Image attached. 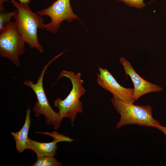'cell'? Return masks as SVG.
Listing matches in <instances>:
<instances>
[{
  "label": "cell",
  "instance_id": "obj_16",
  "mask_svg": "<svg viewBox=\"0 0 166 166\" xmlns=\"http://www.w3.org/2000/svg\"><path fill=\"white\" fill-rule=\"evenodd\" d=\"M7 1L8 0H0V5H3L4 2Z\"/></svg>",
  "mask_w": 166,
  "mask_h": 166
},
{
  "label": "cell",
  "instance_id": "obj_13",
  "mask_svg": "<svg viewBox=\"0 0 166 166\" xmlns=\"http://www.w3.org/2000/svg\"><path fill=\"white\" fill-rule=\"evenodd\" d=\"M124 2L128 6L141 9L144 7L146 5L143 2L144 0H117Z\"/></svg>",
  "mask_w": 166,
  "mask_h": 166
},
{
  "label": "cell",
  "instance_id": "obj_11",
  "mask_svg": "<svg viewBox=\"0 0 166 166\" xmlns=\"http://www.w3.org/2000/svg\"><path fill=\"white\" fill-rule=\"evenodd\" d=\"M62 164L58 162L53 156H44L38 157L32 166H61Z\"/></svg>",
  "mask_w": 166,
  "mask_h": 166
},
{
  "label": "cell",
  "instance_id": "obj_2",
  "mask_svg": "<svg viewBox=\"0 0 166 166\" xmlns=\"http://www.w3.org/2000/svg\"><path fill=\"white\" fill-rule=\"evenodd\" d=\"M80 72L76 73L72 71L63 70L60 73L57 81L62 77L69 79L71 82L72 88L69 94L64 100L56 98L54 106L57 108L61 117L69 118L73 125L78 113L83 111V105L81 97L84 95L86 90L83 85L84 81L81 78Z\"/></svg>",
  "mask_w": 166,
  "mask_h": 166
},
{
  "label": "cell",
  "instance_id": "obj_7",
  "mask_svg": "<svg viewBox=\"0 0 166 166\" xmlns=\"http://www.w3.org/2000/svg\"><path fill=\"white\" fill-rule=\"evenodd\" d=\"M99 73H97V84L110 92L117 98L133 103L134 89L127 88L121 86L106 68L98 66Z\"/></svg>",
  "mask_w": 166,
  "mask_h": 166
},
{
  "label": "cell",
  "instance_id": "obj_6",
  "mask_svg": "<svg viewBox=\"0 0 166 166\" xmlns=\"http://www.w3.org/2000/svg\"><path fill=\"white\" fill-rule=\"evenodd\" d=\"M35 13L51 18L50 22L45 24L44 26L47 31L53 34L57 32L63 21L70 22L74 19L80 20L73 11L70 0H57L47 8Z\"/></svg>",
  "mask_w": 166,
  "mask_h": 166
},
{
  "label": "cell",
  "instance_id": "obj_10",
  "mask_svg": "<svg viewBox=\"0 0 166 166\" xmlns=\"http://www.w3.org/2000/svg\"><path fill=\"white\" fill-rule=\"evenodd\" d=\"M31 111L29 106L26 111L25 123L22 128L16 132H11L16 143V148L18 153H22L26 149L27 140L31 123L30 115Z\"/></svg>",
  "mask_w": 166,
  "mask_h": 166
},
{
  "label": "cell",
  "instance_id": "obj_12",
  "mask_svg": "<svg viewBox=\"0 0 166 166\" xmlns=\"http://www.w3.org/2000/svg\"><path fill=\"white\" fill-rule=\"evenodd\" d=\"M17 13V10L10 12H6L3 5H0V29L6 23L11 21Z\"/></svg>",
  "mask_w": 166,
  "mask_h": 166
},
{
  "label": "cell",
  "instance_id": "obj_9",
  "mask_svg": "<svg viewBox=\"0 0 166 166\" xmlns=\"http://www.w3.org/2000/svg\"><path fill=\"white\" fill-rule=\"evenodd\" d=\"M119 62L124 68L126 75H128L134 86L133 100L136 101L146 94L161 91L163 88L158 85L148 82L141 77L135 71L131 63L124 57H121Z\"/></svg>",
  "mask_w": 166,
  "mask_h": 166
},
{
  "label": "cell",
  "instance_id": "obj_5",
  "mask_svg": "<svg viewBox=\"0 0 166 166\" xmlns=\"http://www.w3.org/2000/svg\"><path fill=\"white\" fill-rule=\"evenodd\" d=\"M25 43L15 22H7L0 29V55L8 58L16 67L20 64L19 57L24 53Z\"/></svg>",
  "mask_w": 166,
  "mask_h": 166
},
{
  "label": "cell",
  "instance_id": "obj_14",
  "mask_svg": "<svg viewBox=\"0 0 166 166\" xmlns=\"http://www.w3.org/2000/svg\"><path fill=\"white\" fill-rule=\"evenodd\" d=\"M157 128L162 132L166 136V127H164L161 125Z\"/></svg>",
  "mask_w": 166,
  "mask_h": 166
},
{
  "label": "cell",
  "instance_id": "obj_3",
  "mask_svg": "<svg viewBox=\"0 0 166 166\" xmlns=\"http://www.w3.org/2000/svg\"><path fill=\"white\" fill-rule=\"evenodd\" d=\"M111 101L120 116V120L116 126L117 129L130 124L156 128L161 125L158 121L153 118L152 108L149 105H135L113 96Z\"/></svg>",
  "mask_w": 166,
  "mask_h": 166
},
{
  "label": "cell",
  "instance_id": "obj_8",
  "mask_svg": "<svg viewBox=\"0 0 166 166\" xmlns=\"http://www.w3.org/2000/svg\"><path fill=\"white\" fill-rule=\"evenodd\" d=\"M36 133L50 136L53 139L52 142L42 143L32 140L28 137L27 140L26 149H30L34 151L38 157L54 156L57 153V143L61 141L72 142L76 140L55 131L52 132H36Z\"/></svg>",
  "mask_w": 166,
  "mask_h": 166
},
{
  "label": "cell",
  "instance_id": "obj_15",
  "mask_svg": "<svg viewBox=\"0 0 166 166\" xmlns=\"http://www.w3.org/2000/svg\"><path fill=\"white\" fill-rule=\"evenodd\" d=\"M20 2L24 4H29L30 3L31 0H18Z\"/></svg>",
  "mask_w": 166,
  "mask_h": 166
},
{
  "label": "cell",
  "instance_id": "obj_1",
  "mask_svg": "<svg viewBox=\"0 0 166 166\" xmlns=\"http://www.w3.org/2000/svg\"><path fill=\"white\" fill-rule=\"evenodd\" d=\"M11 2L17 10L13 18L18 31L26 43L30 48L43 53L44 50L39 42L37 31L38 29H45L43 18L33 12L27 4L18 2L15 0H11Z\"/></svg>",
  "mask_w": 166,
  "mask_h": 166
},
{
  "label": "cell",
  "instance_id": "obj_4",
  "mask_svg": "<svg viewBox=\"0 0 166 166\" xmlns=\"http://www.w3.org/2000/svg\"><path fill=\"white\" fill-rule=\"evenodd\" d=\"M63 54V53L59 54L44 66L36 83H34L28 80H25L23 83L24 85L32 89L36 96L37 101L33 108L35 116L39 117L43 115L45 118V123L53 126L56 130L60 128L62 119L59 113L55 112L49 104L44 90L43 80L45 73L49 65Z\"/></svg>",
  "mask_w": 166,
  "mask_h": 166
}]
</instances>
